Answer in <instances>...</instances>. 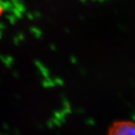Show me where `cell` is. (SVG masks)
Segmentation results:
<instances>
[{"label":"cell","instance_id":"obj_1","mask_svg":"<svg viewBox=\"0 0 135 135\" xmlns=\"http://www.w3.org/2000/svg\"><path fill=\"white\" fill-rule=\"evenodd\" d=\"M108 135H135V122L127 120L116 121L110 126Z\"/></svg>","mask_w":135,"mask_h":135},{"label":"cell","instance_id":"obj_2","mask_svg":"<svg viewBox=\"0 0 135 135\" xmlns=\"http://www.w3.org/2000/svg\"><path fill=\"white\" fill-rule=\"evenodd\" d=\"M2 5H1V3H0V15H2Z\"/></svg>","mask_w":135,"mask_h":135}]
</instances>
